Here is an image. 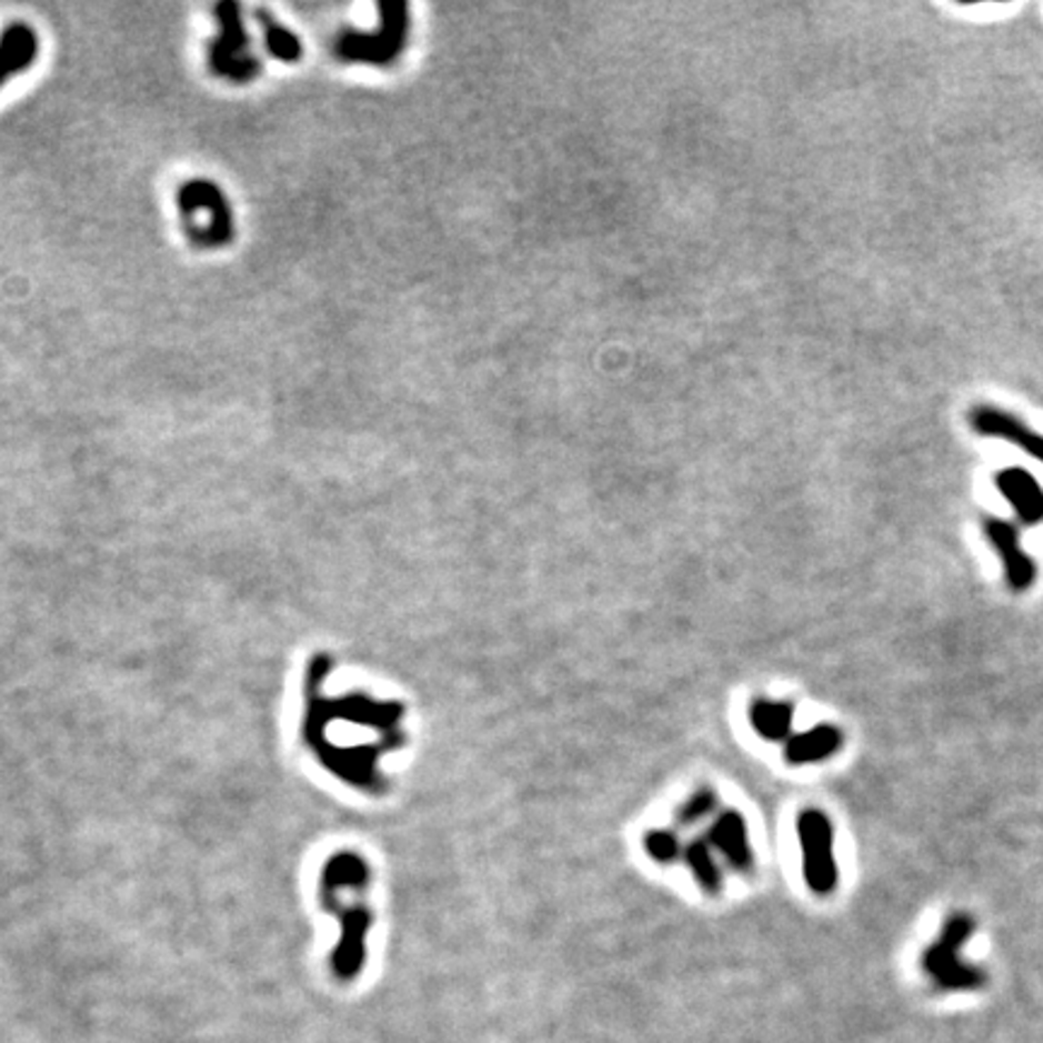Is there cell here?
<instances>
[{
  "label": "cell",
  "mask_w": 1043,
  "mask_h": 1043,
  "mask_svg": "<svg viewBox=\"0 0 1043 1043\" xmlns=\"http://www.w3.org/2000/svg\"><path fill=\"white\" fill-rule=\"evenodd\" d=\"M684 860L705 894L718 896L722 892V870L708 841H691L684 851Z\"/></svg>",
  "instance_id": "5bb4252c"
},
{
  "label": "cell",
  "mask_w": 1043,
  "mask_h": 1043,
  "mask_svg": "<svg viewBox=\"0 0 1043 1043\" xmlns=\"http://www.w3.org/2000/svg\"><path fill=\"white\" fill-rule=\"evenodd\" d=\"M718 810V795L711 788H701L695 790L693 795L679 806L676 810V822L679 826H695L703 822L705 816H711Z\"/></svg>",
  "instance_id": "9a60e30c"
},
{
  "label": "cell",
  "mask_w": 1043,
  "mask_h": 1043,
  "mask_svg": "<svg viewBox=\"0 0 1043 1043\" xmlns=\"http://www.w3.org/2000/svg\"><path fill=\"white\" fill-rule=\"evenodd\" d=\"M983 534L989 544L997 553L1000 563L1005 570V585L1014 594H1024L1034 588L1036 582V563L1020 544V530L1017 524L1003 520V518H989L983 520Z\"/></svg>",
  "instance_id": "8992f818"
},
{
  "label": "cell",
  "mask_w": 1043,
  "mask_h": 1043,
  "mask_svg": "<svg viewBox=\"0 0 1043 1043\" xmlns=\"http://www.w3.org/2000/svg\"><path fill=\"white\" fill-rule=\"evenodd\" d=\"M177 205L184 220L191 244L201 249H220L234 240V213L230 201L211 179H191L177 191Z\"/></svg>",
  "instance_id": "6da1fadb"
},
{
  "label": "cell",
  "mask_w": 1043,
  "mask_h": 1043,
  "mask_svg": "<svg viewBox=\"0 0 1043 1043\" xmlns=\"http://www.w3.org/2000/svg\"><path fill=\"white\" fill-rule=\"evenodd\" d=\"M798 839L802 851V874L810 892L831 896L839 886L836 831L822 810H804L798 816Z\"/></svg>",
  "instance_id": "277c9868"
},
{
  "label": "cell",
  "mask_w": 1043,
  "mask_h": 1043,
  "mask_svg": "<svg viewBox=\"0 0 1043 1043\" xmlns=\"http://www.w3.org/2000/svg\"><path fill=\"white\" fill-rule=\"evenodd\" d=\"M976 933V921L966 911H954L944 917L940 937L923 952V971L940 989L971 991L983 983V971L962 962L964 944Z\"/></svg>",
  "instance_id": "3957f363"
},
{
  "label": "cell",
  "mask_w": 1043,
  "mask_h": 1043,
  "mask_svg": "<svg viewBox=\"0 0 1043 1043\" xmlns=\"http://www.w3.org/2000/svg\"><path fill=\"white\" fill-rule=\"evenodd\" d=\"M843 746V732L836 725H816L792 734L785 744V759L792 766H810L836 756Z\"/></svg>",
  "instance_id": "8fae6325"
},
{
  "label": "cell",
  "mask_w": 1043,
  "mask_h": 1043,
  "mask_svg": "<svg viewBox=\"0 0 1043 1043\" xmlns=\"http://www.w3.org/2000/svg\"><path fill=\"white\" fill-rule=\"evenodd\" d=\"M995 489L1017 514L1020 524L1036 526L1043 522V489L1032 471L1010 467L995 474Z\"/></svg>",
  "instance_id": "ba28073f"
},
{
  "label": "cell",
  "mask_w": 1043,
  "mask_h": 1043,
  "mask_svg": "<svg viewBox=\"0 0 1043 1043\" xmlns=\"http://www.w3.org/2000/svg\"><path fill=\"white\" fill-rule=\"evenodd\" d=\"M643 843H645V853L655 862H662V865H670V862H674L681 855L679 836L670 829H652Z\"/></svg>",
  "instance_id": "2e32d148"
},
{
  "label": "cell",
  "mask_w": 1043,
  "mask_h": 1043,
  "mask_svg": "<svg viewBox=\"0 0 1043 1043\" xmlns=\"http://www.w3.org/2000/svg\"><path fill=\"white\" fill-rule=\"evenodd\" d=\"M257 18L263 32V41H267V49L273 56V59L283 61V63H298L302 59V41L295 32H290L288 27L278 22L269 10H257Z\"/></svg>",
  "instance_id": "4fadbf2b"
},
{
  "label": "cell",
  "mask_w": 1043,
  "mask_h": 1043,
  "mask_svg": "<svg viewBox=\"0 0 1043 1043\" xmlns=\"http://www.w3.org/2000/svg\"><path fill=\"white\" fill-rule=\"evenodd\" d=\"M213 16L218 22V34L208 41V68L211 73L234 82V86H247L254 82L261 73V61L254 53L252 37L247 34L242 6L238 3H218L213 8Z\"/></svg>",
  "instance_id": "7a4b0ae2"
},
{
  "label": "cell",
  "mask_w": 1043,
  "mask_h": 1043,
  "mask_svg": "<svg viewBox=\"0 0 1043 1043\" xmlns=\"http://www.w3.org/2000/svg\"><path fill=\"white\" fill-rule=\"evenodd\" d=\"M969 423L979 435L1007 440L1014 448H1020L1022 452L1043 464V435L1034 433V430L1024 421H1020L1014 413L991 407V403H979V407L971 409Z\"/></svg>",
  "instance_id": "52a82bcc"
},
{
  "label": "cell",
  "mask_w": 1043,
  "mask_h": 1043,
  "mask_svg": "<svg viewBox=\"0 0 1043 1043\" xmlns=\"http://www.w3.org/2000/svg\"><path fill=\"white\" fill-rule=\"evenodd\" d=\"M39 56V37L27 22H10L0 32V88L10 76L27 73Z\"/></svg>",
  "instance_id": "30bf717a"
},
{
  "label": "cell",
  "mask_w": 1043,
  "mask_h": 1043,
  "mask_svg": "<svg viewBox=\"0 0 1043 1043\" xmlns=\"http://www.w3.org/2000/svg\"><path fill=\"white\" fill-rule=\"evenodd\" d=\"M708 843L728 860L732 870L746 874L754 868V853H751L749 845L746 822L736 810H725L715 816V822L708 829Z\"/></svg>",
  "instance_id": "9c48e42d"
},
{
  "label": "cell",
  "mask_w": 1043,
  "mask_h": 1043,
  "mask_svg": "<svg viewBox=\"0 0 1043 1043\" xmlns=\"http://www.w3.org/2000/svg\"><path fill=\"white\" fill-rule=\"evenodd\" d=\"M380 30L358 32L345 30L333 41V53L345 63L384 66L394 61L409 32V8L403 3H380Z\"/></svg>",
  "instance_id": "5b68a950"
},
{
  "label": "cell",
  "mask_w": 1043,
  "mask_h": 1043,
  "mask_svg": "<svg viewBox=\"0 0 1043 1043\" xmlns=\"http://www.w3.org/2000/svg\"><path fill=\"white\" fill-rule=\"evenodd\" d=\"M792 715L795 708L785 701H769L759 699L749 708V722L754 732L766 742H783L790 740L792 730Z\"/></svg>",
  "instance_id": "7c38bea8"
}]
</instances>
